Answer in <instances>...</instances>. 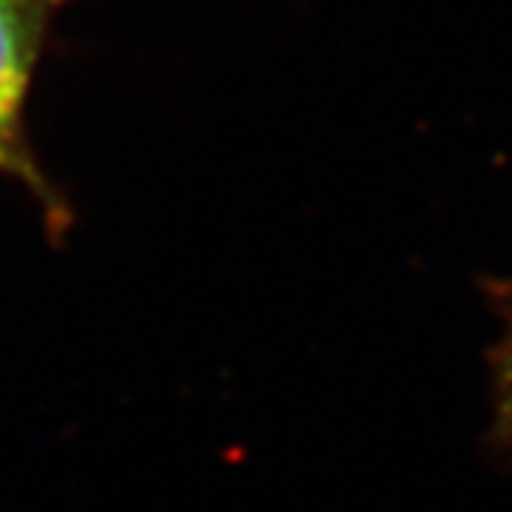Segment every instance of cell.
I'll return each instance as SVG.
<instances>
[{"label": "cell", "instance_id": "obj_1", "mask_svg": "<svg viewBox=\"0 0 512 512\" xmlns=\"http://www.w3.org/2000/svg\"><path fill=\"white\" fill-rule=\"evenodd\" d=\"M57 0H0V168L32 174L20 151V111Z\"/></svg>", "mask_w": 512, "mask_h": 512}, {"label": "cell", "instance_id": "obj_2", "mask_svg": "<svg viewBox=\"0 0 512 512\" xmlns=\"http://www.w3.org/2000/svg\"><path fill=\"white\" fill-rule=\"evenodd\" d=\"M501 421L504 427L512 433V339L507 345V359H504V367H501Z\"/></svg>", "mask_w": 512, "mask_h": 512}]
</instances>
